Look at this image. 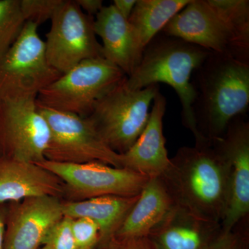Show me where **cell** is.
<instances>
[{"label": "cell", "instance_id": "obj_1", "mask_svg": "<svg viewBox=\"0 0 249 249\" xmlns=\"http://www.w3.org/2000/svg\"><path fill=\"white\" fill-rule=\"evenodd\" d=\"M159 178L174 204L222 224L230 195V165L213 142L178 149Z\"/></svg>", "mask_w": 249, "mask_h": 249}, {"label": "cell", "instance_id": "obj_2", "mask_svg": "<svg viewBox=\"0 0 249 249\" xmlns=\"http://www.w3.org/2000/svg\"><path fill=\"white\" fill-rule=\"evenodd\" d=\"M196 143L221 139L229 124L249 105V62L211 52L194 72Z\"/></svg>", "mask_w": 249, "mask_h": 249}, {"label": "cell", "instance_id": "obj_3", "mask_svg": "<svg viewBox=\"0 0 249 249\" xmlns=\"http://www.w3.org/2000/svg\"><path fill=\"white\" fill-rule=\"evenodd\" d=\"M211 52L186 41L162 34L147 46L142 60L124 85L129 89H142L152 85L165 83L178 93L182 106V122L196 136L194 106L196 91L192 75Z\"/></svg>", "mask_w": 249, "mask_h": 249}, {"label": "cell", "instance_id": "obj_4", "mask_svg": "<svg viewBox=\"0 0 249 249\" xmlns=\"http://www.w3.org/2000/svg\"><path fill=\"white\" fill-rule=\"evenodd\" d=\"M127 76L104 58L80 62L41 90L36 103L42 107L88 117L96 103Z\"/></svg>", "mask_w": 249, "mask_h": 249}, {"label": "cell", "instance_id": "obj_5", "mask_svg": "<svg viewBox=\"0 0 249 249\" xmlns=\"http://www.w3.org/2000/svg\"><path fill=\"white\" fill-rule=\"evenodd\" d=\"M125 79L104 95L88 116L103 142L119 155L125 153L142 134L160 91L158 85L129 89Z\"/></svg>", "mask_w": 249, "mask_h": 249}, {"label": "cell", "instance_id": "obj_6", "mask_svg": "<svg viewBox=\"0 0 249 249\" xmlns=\"http://www.w3.org/2000/svg\"><path fill=\"white\" fill-rule=\"evenodd\" d=\"M37 27L26 22L17 40L0 56V101L37 98L41 90L61 76L47 61Z\"/></svg>", "mask_w": 249, "mask_h": 249}, {"label": "cell", "instance_id": "obj_7", "mask_svg": "<svg viewBox=\"0 0 249 249\" xmlns=\"http://www.w3.org/2000/svg\"><path fill=\"white\" fill-rule=\"evenodd\" d=\"M37 106L50 131L46 160L71 164L100 162L122 168L121 155L103 142L88 117Z\"/></svg>", "mask_w": 249, "mask_h": 249}, {"label": "cell", "instance_id": "obj_8", "mask_svg": "<svg viewBox=\"0 0 249 249\" xmlns=\"http://www.w3.org/2000/svg\"><path fill=\"white\" fill-rule=\"evenodd\" d=\"M36 163L63 181L65 190L62 200L67 202L103 196H137L150 179L132 170L100 162L71 164L45 160Z\"/></svg>", "mask_w": 249, "mask_h": 249}, {"label": "cell", "instance_id": "obj_9", "mask_svg": "<svg viewBox=\"0 0 249 249\" xmlns=\"http://www.w3.org/2000/svg\"><path fill=\"white\" fill-rule=\"evenodd\" d=\"M93 19L75 0L64 1L51 19L52 26L44 41L46 59L52 68L62 74L84 60L103 58Z\"/></svg>", "mask_w": 249, "mask_h": 249}, {"label": "cell", "instance_id": "obj_10", "mask_svg": "<svg viewBox=\"0 0 249 249\" xmlns=\"http://www.w3.org/2000/svg\"><path fill=\"white\" fill-rule=\"evenodd\" d=\"M50 138L36 98L0 101V157L40 163Z\"/></svg>", "mask_w": 249, "mask_h": 249}, {"label": "cell", "instance_id": "obj_11", "mask_svg": "<svg viewBox=\"0 0 249 249\" xmlns=\"http://www.w3.org/2000/svg\"><path fill=\"white\" fill-rule=\"evenodd\" d=\"M161 32L210 52L249 62V44L234 32L208 0H191Z\"/></svg>", "mask_w": 249, "mask_h": 249}, {"label": "cell", "instance_id": "obj_12", "mask_svg": "<svg viewBox=\"0 0 249 249\" xmlns=\"http://www.w3.org/2000/svg\"><path fill=\"white\" fill-rule=\"evenodd\" d=\"M62 199L40 196L7 203L4 249H38L63 218Z\"/></svg>", "mask_w": 249, "mask_h": 249}, {"label": "cell", "instance_id": "obj_13", "mask_svg": "<svg viewBox=\"0 0 249 249\" xmlns=\"http://www.w3.org/2000/svg\"><path fill=\"white\" fill-rule=\"evenodd\" d=\"M230 165V195L222 222L223 231L231 230L249 215V123L243 116L231 121L221 139L213 141Z\"/></svg>", "mask_w": 249, "mask_h": 249}, {"label": "cell", "instance_id": "obj_14", "mask_svg": "<svg viewBox=\"0 0 249 249\" xmlns=\"http://www.w3.org/2000/svg\"><path fill=\"white\" fill-rule=\"evenodd\" d=\"M222 233L220 223L175 204L147 237L156 249H211Z\"/></svg>", "mask_w": 249, "mask_h": 249}, {"label": "cell", "instance_id": "obj_15", "mask_svg": "<svg viewBox=\"0 0 249 249\" xmlns=\"http://www.w3.org/2000/svg\"><path fill=\"white\" fill-rule=\"evenodd\" d=\"M165 107V98L159 91L154 98L145 129L134 145L121 155L122 168L153 178H159L168 168L170 158L163 131Z\"/></svg>", "mask_w": 249, "mask_h": 249}, {"label": "cell", "instance_id": "obj_16", "mask_svg": "<svg viewBox=\"0 0 249 249\" xmlns=\"http://www.w3.org/2000/svg\"><path fill=\"white\" fill-rule=\"evenodd\" d=\"M64 190L58 176L37 163L0 157V203L40 196L62 199Z\"/></svg>", "mask_w": 249, "mask_h": 249}, {"label": "cell", "instance_id": "obj_17", "mask_svg": "<svg viewBox=\"0 0 249 249\" xmlns=\"http://www.w3.org/2000/svg\"><path fill=\"white\" fill-rule=\"evenodd\" d=\"M93 30L103 41V57L128 77L140 63L143 47L128 19L111 4L103 6L93 19Z\"/></svg>", "mask_w": 249, "mask_h": 249}, {"label": "cell", "instance_id": "obj_18", "mask_svg": "<svg viewBox=\"0 0 249 249\" xmlns=\"http://www.w3.org/2000/svg\"><path fill=\"white\" fill-rule=\"evenodd\" d=\"M134 196H103L77 202L62 201L63 215L73 219L87 217L99 227L97 249H105L138 200Z\"/></svg>", "mask_w": 249, "mask_h": 249}, {"label": "cell", "instance_id": "obj_19", "mask_svg": "<svg viewBox=\"0 0 249 249\" xmlns=\"http://www.w3.org/2000/svg\"><path fill=\"white\" fill-rule=\"evenodd\" d=\"M174 205L160 178H150L114 237H147Z\"/></svg>", "mask_w": 249, "mask_h": 249}, {"label": "cell", "instance_id": "obj_20", "mask_svg": "<svg viewBox=\"0 0 249 249\" xmlns=\"http://www.w3.org/2000/svg\"><path fill=\"white\" fill-rule=\"evenodd\" d=\"M191 0H137L128 22L144 49Z\"/></svg>", "mask_w": 249, "mask_h": 249}, {"label": "cell", "instance_id": "obj_21", "mask_svg": "<svg viewBox=\"0 0 249 249\" xmlns=\"http://www.w3.org/2000/svg\"><path fill=\"white\" fill-rule=\"evenodd\" d=\"M26 22L20 0H0V56L17 40Z\"/></svg>", "mask_w": 249, "mask_h": 249}, {"label": "cell", "instance_id": "obj_22", "mask_svg": "<svg viewBox=\"0 0 249 249\" xmlns=\"http://www.w3.org/2000/svg\"><path fill=\"white\" fill-rule=\"evenodd\" d=\"M208 2L234 32L249 44L248 0H208Z\"/></svg>", "mask_w": 249, "mask_h": 249}, {"label": "cell", "instance_id": "obj_23", "mask_svg": "<svg viewBox=\"0 0 249 249\" xmlns=\"http://www.w3.org/2000/svg\"><path fill=\"white\" fill-rule=\"evenodd\" d=\"M65 0H20L26 22L39 26L51 20Z\"/></svg>", "mask_w": 249, "mask_h": 249}, {"label": "cell", "instance_id": "obj_24", "mask_svg": "<svg viewBox=\"0 0 249 249\" xmlns=\"http://www.w3.org/2000/svg\"><path fill=\"white\" fill-rule=\"evenodd\" d=\"M71 231L78 249H96L99 242V227L87 217L71 219Z\"/></svg>", "mask_w": 249, "mask_h": 249}, {"label": "cell", "instance_id": "obj_25", "mask_svg": "<svg viewBox=\"0 0 249 249\" xmlns=\"http://www.w3.org/2000/svg\"><path fill=\"white\" fill-rule=\"evenodd\" d=\"M71 218L65 217L49 232L43 249H78L71 231Z\"/></svg>", "mask_w": 249, "mask_h": 249}, {"label": "cell", "instance_id": "obj_26", "mask_svg": "<svg viewBox=\"0 0 249 249\" xmlns=\"http://www.w3.org/2000/svg\"><path fill=\"white\" fill-rule=\"evenodd\" d=\"M211 249H249V218L245 217L222 235Z\"/></svg>", "mask_w": 249, "mask_h": 249}, {"label": "cell", "instance_id": "obj_27", "mask_svg": "<svg viewBox=\"0 0 249 249\" xmlns=\"http://www.w3.org/2000/svg\"><path fill=\"white\" fill-rule=\"evenodd\" d=\"M105 249H156L155 246L147 237H114Z\"/></svg>", "mask_w": 249, "mask_h": 249}, {"label": "cell", "instance_id": "obj_28", "mask_svg": "<svg viewBox=\"0 0 249 249\" xmlns=\"http://www.w3.org/2000/svg\"><path fill=\"white\" fill-rule=\"evenodd\" d=\"M82 11L88 16H96L103 7L102 0H75Z\"/></svg>", "mask_w": 249, "mask_h": 249}, {"label": "cell", "instance_id": "obj_29", "mask_svg": "<svg viewBox=\"0 0 249 249\" xmlns=\"http://www.w3.org/2000/svg\"><path fill=\"white\" fill-rule=\"evenodd\" d=\"M137 1V0H114L112 4L123 17L128 19Z\"/></svg>", "mask_w": 249, "mask_h": 249}, {"label": "cell", "instance_id": "obj_30", "mask_svg": "<svg viewBox=\"0 0 249 249\" xmlns=\"http://www.w3.org/2000/svg\"><path fill=\"white\" fill-rule=\"evenodd\" d=\"M7 204L0 203V249H4V235Z\"/></svg>", "mask_w": 249, "mask_h": 249}, {"label": "cell", "instance_id": "obj_31", "mask_svg": "<svg viewBox=\"0 0 249 249\" xmlns=\"http://www.w3.org/2000/svg\"><path fill=\"white\" fill-rule=\"evenodd\" d=\"M42 249V248H40V249Z\"/></svg>", "mask_w": 249, "mask_h": 249}]
</instances>
